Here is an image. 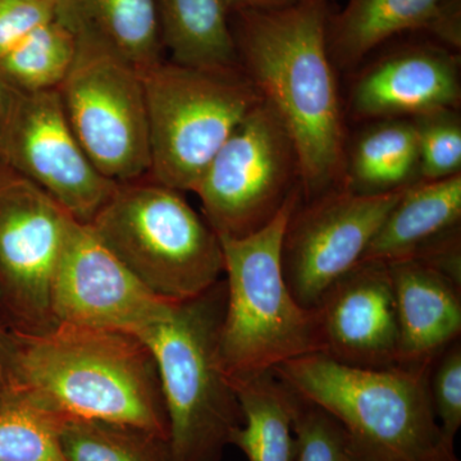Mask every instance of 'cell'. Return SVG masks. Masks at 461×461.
<instances>
[{"instance_id":"f546056e","label":"cell","mask_w":461,"mask_h":461,"mask_svg":"<svg viewBox=\"0 0 461 461\" xmlns=\"http://www.w3.org/2000/svg\"><path fill=\"white\" fill-rule=\"evenodd\" d=\"M23 395L20 339L0 320V411Z\"/></svg>"},{"instance_id":"8fae6325","label":"cell","mask_w":461,"mask_h":461,"mask_svg":"<svg viewBox=\"0 0 461 461\" xmlns=\"http://www.w3.org/2000/svg\"><path fill=\"white\" fill-rule=\"evenodd\" d=\"M405 189L364 195L341 185L300 200L281 251L285 280L300 305L317 309L327 290L360 263Z\"/></svg>"},{"instance_id":"cb8c5ba5","label":"cell","mask_w":461,"mask_h":461,"mask_svg":"<svg viewBox=\"0 0 461 461\" xmlns=\"http://www.w3.org/2000/svg\"><path fill=\"white\" fill-rule=\"evenodd\" d=\"M77 56V41L56 18L33 30L0 59V76L21 93L57 90Z\"/></svg>"},{"instance_id":"ac0fdd59","label":"cell","mask_w":461,"mask_h":461,"mask_svg":"<svg viewBox=\"0 0 461 461\" xmlns=\"http://www.w3.org/2000/svg\"><path fill=\"white\" fill-rule=\"evenodd\" d=\"M58 23L76 41L147 71L165 50L156 0H56Z\"/></svg>"},{"instance_id":"52a82bcc","label":"cell","mask_w":461,"mask_h":461,"mask_svg":"<svg viewBox=\"0 0 461 461\" xmlns=\"http://www.w3.org/2000/svg\"><path fill=\"white\" fill-rule=\"evenodd\" d=\"M141 76L150 132L149 177L182 193L194 191L262 96L241 67L196 68L162 60Z\"/></svg>"},{"instance_id":"4dcf8cb0","label":"cell","mask_w":461,"mask_h":461,"mask_svg":"<svg viewBox=\"0 0 461 461\" xmlns=\"http://www.w3.org/2000/svg\"><path fill=\"white\" fill-rule=\"evenodd\" d=\"M296 2L299 0H226V5L230 14L242 11L280 8Z\"/></svg>"},{"instance_id":"9a60e30c","label":"cell","mask_w":461,"mask_h":461,"mask_svg":"<svg viewBox=\"0 0 461 461\" xmlns=\"http://www.w3.org/2000/svg\"><path fill=\"white\" fill-rule=\"evenodd\" d=\"M457 58L439 42H409L372 63L351 90L360 120L415 118L460 104Z\"/></svg>"},{"instance_id":"f1b7e54d","label":"cell","mask_w":461,"mask_h":461,"mask_svg":"<svg viewBox=\"0 0 461 461\" xmlns=\"http://www.w3.org/2000/svg\"><path fill=\"white\" fill-rule=\"evenodd\" d=\"M54 16L56 0H0V59Z\"/></svg>"},{"instance_id":"d6986e66","label":"cell","mask_w":461,"mask_h":461,"mask_svg":"<svg viewBox=\"0 0 461 461\" xmlns=\"http://www.w3.org/2000/svg\"><path fill=\"white\" fill-rule=\"evenodd\" d=\"M461 173L417 181L402 191L364 254V260L411 259L436 240L460 229Z\"/></svg>"},{"instance_id":"ffe728a7","label":"cell","mask_w":461,"mask_h":461,"mask_svg":"<svg viewBox=\"0 0 461 461\" xmlns=\"http://www.w3.org/2000/svg\"><path fill=\"white\" fill-rule=\"evenodd\" d=\"M172 62L196 68L240 67L226 0H156Z\"/></svg>"},{"instance_id":"7a4b0ae2","label":"cell","mask_w":461,"mask_h":461,"mask_svg":"<svg viewBox=\"0 0 461 461\" xmlns=\"http://www.w3.org/2000/svg\"><path fill=\"white\" fill-rule=\"evenodd\" d=\"M17 335L23 393L67 417L130 423L168 438L156 357L140 338L68 323Z\"/></svg>"},{"instance_id":"44dd1931","label":"cell","mask_w":461,"mask_h":461,"mask_svg":"<svg viewBox=\"0 0 461 461\" xmlns=\"http://www.w3.org/2000/svg\"><path fill=\"white\" fill-rule=\"evenodd\" d=\"M241 406V427L230 444L249 461H293L295 393L275 371L230 382Z\"/></svg>"},{"instance_id":"7402d4cb","label":"cell","mask_w":461,"mask_h":461,"mask_svg":"<svg viewBox=\"0 0 461 461\" xmlns=\"http://www.w3.org/2000/svg\"><path fill=\"white\" fill-rule=\"evenodd\" d=\"M342 185L364 195L405 189L420 176L417 133L409 118L381 120L357 139Z\"/></svg>"},{"instance_id":"2e32d148","label":"cell","mask_w":461,"mask_h":461,"mask_svg":"<svg viewBox=\"0 0 461 461\" xmlns=\"http://www.w3.org/2000/svg\"><path fill=\"white\" fill-rule=\"evenodd\" d=\"M406 32H424L460 50V0H348L327 20L330 59L341 67L359 65L377 48Z\"/></svg>"},{"instance_id":"d4e9b609","label":"cell","mask_w":461,"mask_h":461,"mask_svg":"<svg viewBox=\"0 0 461 461\" xmlns=\"http://www.w3.org/2000/svg\"><path fill=\"white\" fill-rule=\"evenodd\" d=\"M66 417L23 393L0 411V461H67L59 439Z\"/></svg>"},{"instance_id":"1f68e13d","label":"cell","mask_w":461,"mask_h":461,"mask_svg":"<svg viewBox=\"0 0 461 461\" xmlns=\"http://www.w3.org/2000/svg\"><path fill=\"white\" fill-rule=\"evenodd\" d=\"M12 95L14 90L8 86L0 76V145H2L3 133H5V122L11 108Z\"/></svg>"},{"instance_id":"484cf974","label":"cell","mask_w":461,"mask_h":461,"mask_svg":"<svg viewBox=\"0 0 461 461\" xmlns=\"http://www.w3.org/2000/svg\"><path fill=\"white\" fill-rule=\"evenodd\" d=\"M417 133L421 181H437L459 175L461 122L456 109L411 118Z\"/></svg>"},{"instance_id":"603a6c76","label":"cell","mask_w":461,"mask_h":461,"mask_svg":"<svg viewBox=\"0 0 461 461\" xmlns=\"http://www.w3.org/2000/svg\"><path fill=\"white\" fill-rule=\"evenodd\" d=\"M59 439L67 461H172L167 437L121 421L66 417Z\"/></svg>"},{"instance_id":"4fadbf2b","label":"cell","mask_w":461,"mask_h":461,"mask_svg":"<svg viewBox=\"0 0 461 461\" xmlns=\"http://www.w3.org/2000/svg\"><path fill=\"white\" fill-rule=\"evenodd\" d=\"M169 303L151 294L87 224L72 222L51 291L58 324L139 336L162 318Z\"/></svg>"},{"instance_id":"ba28073f","label":"cell","mask_w":461,"mask_h":461,"mask_svg":"<svg viewBox=\"0 0 461 461\" xmlns=\"http://www.w3.org/2000/svg\"><path fill=\"white\" fill-rule=\"evenodd\" d=\"M299 190L295 144L262 99L230 133L193 193L220 238L240 239L271 223Z\"/></svg>"},{"instance_id":"3957f363","label":"cell","mask_w":461,"mask_h":461,"mask_svg":"<svg viewBox=\"0 0 461 461\" xmlns=\"http://www.w3.org/2000/svg\"><path fill=\"white\" fill-rule=\"evenodd\" d=\"M430 366L360 368L318 353L273 371L341 424L354 461H460L433 411Z\"/></svg>"},{"instance_id":"30bf717a","label":"cell","mask_w":461,"mask_h":461,"mask_svg":"<svg viewBox=\"0 0 461 461\" xmlns=\"http://www.w3.org/2000/svg\"><path fill=\"white\" fill-rule=\"evenodd\" d=\"M75 218L0 162V312L20 335L56 329L54 275Z\"/></svg>"},{"instance_id":"8992f818","label":"cell","mask_w":461,"mask_h":461,"mask_svg":"<svg viewBox=\"0 0 461 461\" xmlns=\"http://www.w3.org/2000/svg\"><path fill=\"white\" fill-rule=\"evenodd\" d=\"M87 226L151 294L167 302L198 296L222 280L220 236L182 191L153 178L117 184Z\"/></svg>"},{"instance_id":"7c38bea8","label":"cell","mask_w":461,"mask_h":461,"mask_svg":"<svg viewBox=\"0 0 461 461\" xmlns=\"http://www.w3.org/2000/svg\"><path fill=\"white\" fill-rule=\"evenodd\" d=\"M0 162L41 187L85 224L91 222L117 186L85 154L67 121L58 89L14 90Z\"/></svg>"},{"instance_id":"4316f807","label":"cell","mask_w":461,"mask_h":461,"mask_svg":"<svg viewBox=\"0 0 461 461\" xmlns=\"http://www.w3.org/2000/svg\"><path fill=\"white\" fill-rule=\"evenodd\" d=\"M294 393L293 461H354L348 437L341 424L321 406L295 391Z\"/></svg>"},{"instance_id":"5b68a950","label":"cell","mask_w":461,"mask_h":461,"mask_svg":"<svg viewBox=\"0 0 461 461\" xmlns=\"http://www.w3.org/2000/svg\"><path fill=\"white\" fill-rule=\"evenodd\" d=\"M302 200L296 191L280 213L245 238H220L227 302L220 350L230 382L242 381L305 355L324 353L320 314L291 294L282 271V242Z\"/></svg>"},{"instance_id":"6da1fadb","label":"cell","mask_w":461,"mask_h":461,"mask_svg":"<svg viewBox=\"0 0 461 461\" xmlns=\"http://www.w3.org/2000/svg\"><path fill=\"white\" fill-rule=\"evenodd\" d=\"M329 0L230 14L239 65L295 144L302 199L341 186L345 130L327 47Z\"/></svg>"},{"instance_id":"9c48e42d","label":"cell","mask_w":461,"mask_h":461,"mask_svg":"<svg viewBox=\"0 0 461 461\" xmlns=\"http://www.w3.org/2000/svg\"><path fill=\"white\" fill-rule=\"evenodd\" d=\"M67 121L93 166L114 184L150 175V132L141 72L112 54L77 42L58 87Z\"/></svg>"},{"instance_id":"5bb4252c","label":"cell","mask_w":461,"mask_h":461,"mask_svg":"<svg viewBox=\"0 0 461 461\" xmlns=\"http://www.w3.org/2000/svg\"><path fill=\"white\" fill-rule=\"evenodd\" d=\"M317 311L323 354L360 368L399 364V321L387 263L357 264L327 290Z\"/></svg>"},{"instance_id":"e0dca14e","label":"cell","mask_w":461,"mask_h":461,"mask_svg":"<svg viewBox=\"0 0 461 461\" xmlns=\"http://www.w3.org/2000/svg\"><path fill=\"white\" fill-rule=\"evenodd\" d=\"M395 290L399 364H430L461 336V286L417 259L387 263Z\"/></svg>"},{"instance_id":"83f0119b","label":"cell","mask_w":461,"mask_h":461,"mask_svg":"<svg viewBox=\"0 0 461 461\" xmlns=\"http://www.w3.org/2000/svg\"><path fill=\"white\" fill-rule=\"evenodd\" d=\"M429 396L442 436L455 448L461 426V341L437 355L430 366Z\"/></svg>"},{"instance_id":"277c9868","label":"cell","mask_w":461,"mask_h":461,"mask_svg":"<svg viewBox=\"0 0 461 461\" xmlns=\"http://www.w3.org/2000/svg\"><path fill=\"white\" fill-rule=\"evenodd\" d=\"M226 302V281L220 280L198 296L169 303L138 336L156 357L172 461H222L244 421L221 357Z\"/></svg>"}]
</instances>
